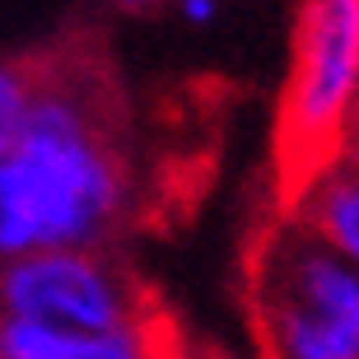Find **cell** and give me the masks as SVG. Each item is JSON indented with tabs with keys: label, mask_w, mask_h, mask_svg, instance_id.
<instances>
[{
	"label": "cell",
	"mask_w": 359,
	"mask_h": 359,
	"mask_svg": "<svg viewBox=\"0 0 359 359\" xmlns=\"http://www.w3.org/2000/svg\"><path fill=\"white\" fill-rule=\"evenodd\" d=\"M0 313L70 332L159 318L145 285L112 248H42L0 262Z\"/></svg>",
	"instance_id": "obj_4"
},
{
	"label": "cell",
	"mask_w": 359,
	"mask_h": 359,
	"mask_svg": "<svg viewBox=\"0 0 359 359\" xmlns=\"http://www.w3.org/2000/svg\"><path fill=\"white\" fill-rule=\"evenodd\" d=\"M112 10H121V14H149V10H159L163 0H107Z\"/></svg>",
	"instance_id": "obj_8"
},
{
	"label": "cell",
	"mask_w": 359,
	"mask_h": 359,
	"mask_svg": "<svg viewBox=\"0 0 359 359\" xmlns=\"http://www.w3.org/2000/svg\"><path fill=\"white\" fill-rule=\"evenodd\" d=\"M359 131V0H299L290 75L280 93V149L290 182Z\"/></svg>",
	"instance_id": "obj_3"
},
{
	"label": "cell",
	"mask_w": 359,
	"mask_h": 359,
	"mask_svg": "<svg viewBox=\"0 0 359 359\" xmlns=\"http://www.w3.org/2000/svg\"><path fill=\"white\" fill-rule=\"evenodd\" d=\"M350 149H359V131H355V140H350Z\"/></svg>",
	"instance_id": "obj_9"
},
{
	"label": "cell",
	"mask_w": 359,
	"mask_h": 359,
	"mask_svg": "<svg viewBox=\"0 0 359 359\" xmlns=\"http://www.w3.org/2000/svg\"><path fill=\"white\" fill-rule=\"evenodd\" d=\"M168 10L182 19L187 28H210L224 10V0H168Z\"/></svg>",
	"instance_id": "obj_7"
},
{
	"label": "cell",
	"mask_w": 359,
	"mask_h": 359,
	"mask_svg": "<svg viewBox=\"0 0 359 359\" xmlns=\"http://www.w3.org/2000/svg\"><path fill=\"white\" fill-rule=\"evenodd\" d=\"M135 205L140 173L103 80L38 66L28 117L0 149V262L42 248H112Z\"/></svg>",
	"instance_id": "obj_1"
},
{
	"label": "cell",
	"mask_w": 359,
	"mask_h": 359,
	"mask_svg": "<svg viewBox=\"0 0 359 359\" xmlns=\"http://www.w3.org/2000/svg\"><path fill=\"white\" fill-rule=\"evenodd\" d=\"M0 359H173V336L159 318L107 332H70L0 313Z\"/></svg>",
	"instance_id": "obj_5"
},
{
	"label": "cell",
	"mask_w": 359,
	"mask_h": 359,
	"mask_svg": "<svg viewBox=\"0 0 359 359\" xmlns=\"http://www.w3.org/2000/svg\"><path fill=\"white\" fill-rule=\"evenodd\" d=\"M285 210L336 257L359 266V149H341L290 182Z\"/></svg>",
	"instance_id": "obj_6"
},
{
	"label": "cell",
	"mask_w": 359,
	"mask_h": 359,
	"mask_svg": "<svg viewBox=\"0 0 359 359\" xmlns=\"http://www.w3.org/2000/svg\"><path fill=\"white\" fill-rule=\"evenodd\" d=\"M248 299L257 359H359V266L290 210L257 243Z\"/></svg>",
	"instance_id": "obj_2"
}]
</instances>
